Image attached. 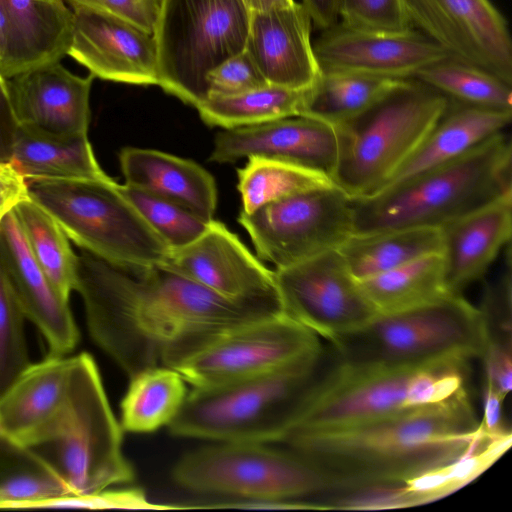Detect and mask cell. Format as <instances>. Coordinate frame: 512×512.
Instances as JSON below:
<instances>
[{
    "mask_svg": "<svg viewBox=\"0 0 512 512\" xmlns=\"http://www.w3.org/2000/svg\"><path fill=\"white\" fill-rule=\"evenodd\" d=\"M75 290L91 338L128 376L174 368L218 333L283 312L278 294L224 297L157 264L128 269L83 251Z\"/></svg>",
    "mask_w": 512,
    "mask_h": 512,
    "instance_id": "cell-1",
    "label": "cell"
},
{
    "mask_svg": "<svg viewBox=\"0 0 512 512\" xmlns=\"http://www.w3.org/2000/svg\"><path fill=\"white\" fill-rule=\"evenodd\" d=\"M488 434L466 388L451 397L357 426L293 434L281 444L323 474L330 493L403 482L448 463Z\"/></svg>",
    "mask_w": 512,
    "mask_h": 512,
    "instance_id": "cell-2",
    "label": "cell"
},
{
    "mask_svg": "<svg viewBox=\"0 0 512 512\" xmlns=\"http://www.w3.org/2000/svg\"><path fill=\"white\" fill-rule=\"evenodd\" d=\"M511 164V141L504 131L497 133L451 161L367 197L352 198L354 233L442 228L512 193Z\"/></svg>",
    "mask_w": 512,
    "mask_h": 512,
    "instance_id": "cell-3",
    "label": "cell"
},
{
    "mask_svg": "<svg viewBox=\"0 0 512 512\" xmlns=\"http://www.w3.org/2000/svg\"><path fill=\"white\" fill-rule=\"evenodd\" d=\"M322 346L274 371L192 387L168 425L173 435L216 442L281 443L329 357Z\"/></svg>",
    "mask_w": 512,
    "mask_h": 512,
    "instance_id": "cell-4",
    "label": "cell"
},
{
    "mask_svg": "<svg viewBox=\"0 0 512 512\" xmlns=\"http://www.w3.org/2000/svg\"><path fill=\"white\" fill-rule=\"evenodd\" d=\"M467 368L464 361L397 367L352 365L338 362L332 355L331 364L312 386L285 439L357 426L441 402L465 387Z\"/></svg>",
    "mask_w": 512,
    "mask_h": 512,
    "instance_id": "cell-5",
    "label": "cell"
},
{
    "mask_svg": "<svg viewBox=\"0 0 512 512\" xmlns=\"http://www.w3.org/2000/svg\"><path fill=\"white\" fill-rule=\"evenodd\" d=\"M174 482L195 494L226 499L231 507L323 510L330 486L295 451L260 443L218 442L183 456Z\"/></svg>",
    "mask_w": 512,
    "mask_h": 512,
    "instance_id": "cell-6",
    "label": "cell"
},
{
    "mask_svg": "<svg viewBox=\"0 0 512 512\" xmlns=\"http://www.w3.org/2000/svg\"><path fill=\"white\" fill-rule=\"evenodd\" d=\"M486 326L463 295H447L401 311L378 313L329 344L336 361L352 365L424 366L481 358Z\"/></svg>",
    "mask_w": 512,
    "mask_h": 512,
    "instance_id": "cell-7",
    "label": "cell"
},
{
    "mask_svg": "<svg viewBox=\"0 0 512 512\" xmlns=\"http://www.w3.org/2000/svg\"><path fill=\"white\" fill-rule=\"evenodd\" d=\"M448 106V99L415 79L359 115L339 123L333 182L351 198L381 189L416 151Z\"/></svg>",
    "mask_w": 512,
    "mask_h": 512,
    "instance_id": "cell-8",
    "label": "cell"
},
{
    "mask_svg": "<svg viewBox=\"0 0 512 512\" xmlns=\"http://www.w3.org/2000/svg\"><path fill=\"white\" fill-rule=\"evenodd\" d=\"M120 422L107 399L93 357H72L65 410L52 433L31 448L58 474L70 496L97 493L135 478L122 451Z\"/></svg>",
    "mask_w": 512,
    "mask_h": 512,
    "instance_id": "cell-9",
    "label": "cell"
},
{
    "mask_svg": "<svg viewBox=\"0 0 512 512\" xmlns=\"http://www.w3.org/2000/svg\"><path fill=\"white\" fill-rule=\"evenodd\" d=\"M27 183L30 199L83 251L128 269L165 262L170 248L114 180Z\"/></svg>",
    "mask_w": 512,
    "mask_h": 512,
    "instance_id": "cell-10",
    "label": "cell"
},
{
    "mask_svg": "<svg viewBox=\"0 0 512 512\" xmlns=\"http://www.w3.org/2000/svg\"><path fill=\"white\" fill-rule=\"evenodd\" d=\"M251 13L243 0H163L153 31L159 85L197 107L207 76L245 51Z\"/></svg>",
    "mask_w": 512,
    "mask_h": 512,
    "instance_id": "cell-11",
    "label": "cell"
},
{
    "mask_svg": "<svg viewBox=\"0 0 512 512\" xmlns=\"http://www.w3.org/2000/svg\"><path fill=\"white\" fill-rule=\"evenodd\" d=\"M238 222L257 257L278 269L338 249L354 233L353 203L332 184L240 212Z\"/></svg>",
    "mask_w": 512,
    "mask_h": 512,
    "instance_id": "cell-12",
    "label": "cell"
},
{
    "mask_svg": "<svg viewBox=\"0 0 512 512\" xmlns=\"http://www.w3.org/2000/svg\"><path fill=\"white\" fill-rule=\"evenodd\" d=\"M322 347L320 338L284 312L230 327L173 369L192 387H212L253 378Z\"/></svg>",
    "mask_w": 512,
    "mask_h": 512,
    "instance_id": "cell-13",
    "label": "cell"
},
{
    "mask_svg": "<svg viewBox=\"0 0 512 512\" xmlns=\"http://www.w3.org/2000/svg\"><path fill=\"white\" fill-rule=\"evenodd\" d=\"M283 312L329 344L378 314L338 249L274 270Z\"/></svg>",
    "mask_w": 512,
    "mask_h": 512,
    "instance_id": "cell-14",
    "label": "cell"
},
{
    "mask_svg": "<svg viewBox=\"0 0 512 512\" xmlns=\"http://www.w3.org/2000/svg\"><path fill=\"white\" fill-rule=\"evenodd\" d=\"M413 26L452 58L512 85V38L491 0H404Z\"/></svg>",
    "mask_w": 512,
    "mask_h": 512,
    "instance_id": "cell-15",
    "label": "cell"
},
{
    "mask_svg": "<svg viewBox=\"0 0 512 512\" xmlns=\"http://www.w3.org/2000/svg\"><path fill=\"white\" fill-rule=\"evenodd\" d=\"M313 50L321 72L412 79L421 69L451 55L419 30L382 33L341 23L320 31Z\"/></svg>",
    "mask_w": 512,
    "mask_h": 512,
    "instance_id": "cell-16",
    "label": "cell"
},
{
    "mask_svg": "<svg viewBox=\"0 0 512 512\" xmlns=\"http://www.w3.org/2000/svg\"><path fill=\"white\" fill-rule=\"evenodd\" d=\"M73 30L67 55L103 80L159 85L153 34L115 16L73 8Z\"/></svg>",
    "mask_w": 512,
    "mask_h": 512,
    "instance_id": "cell-17",
    "label": "cell"
},
{
    "mask_svg": "<svg viewBox=\"0 0 512 512\" xmlns=\"http://www.w3.org/2000/svg\"><path fill=\"white\" fill-rule=\"evenodd\" d=\"M338 151L335 125L298 115L225 129L215 137L210 160L222 164L251 156H264L316 170L332 179Z\"/></svg>",
    "mask_w": 512,
    "mask_h": 512,
    "instance_id": "cell-18",
    "label": "cell"
},
{
    "mask_svg": "<svg viewBox=\"0 0 512 512\" xmlns=\"http://www.w3.org/2000/svg\"><path fill=\"white\" fill-rule=\"evenodd\" d=\"M163 264L227 298L253 299L277 294L274 270L267 268L236 234L214 219L196 240L170 249Z\"/></svg>",
    "mask_w": 512,
    "mask_h": 512,
    "instance_id": "cell-19",
    "label": "cell"
},
{
    "mask_svg": "<svg viewBox=\"0 0 512 512\" xmlns=\"http://www.w3.org/2000/svg\"><path fill=\"white\" fill-rule=\"evenodd\" d=\"M0 265L25 319L44 337L49 356H64L77 346L78 327L64 298L34 259L14 211L0 223Z\"/></svg>",
    "mask_w": 512,
    "mask_h": 512,
    "instance_id": "cell-20",
    "label": "cell"
},
{
    "mask_svg": "<svg viewBox=\"0 0 512 512\" xmlns=\"http://www.w3.org/2000/svg\"><path fill=\"white\" fill-rule=\"evenodd\" d=\"M509 429L485 434L458 458L400 483L374 486L339 497L337 510L403 509L447 497L477 479L510 448Z\"/></svg>",
    "mask_w": 512,
    "mask_h": 512,
    "instance_id": "cell-21",
    "label": "cell"
},
{
    "mask_svg": "<svg viewBox=\"0 0 512 512\" xmlns=\"http://www.w3.org/2000/svg\"><path fill=\"white\" fill-rule=\"evenodd\" d=\"M72 357L48 356L30 364L0 394V436L34 448L49 437L68 400Z\"/></svg>",
    "mask_w": 512,
    "mask_h": 512,
    "instance_id": "cell-22",
    "label": "cell"
},
{
    "mask_svg": "<svg viewBox=\"0 0 512 512\" xmlns=\"http://www.w3.org/2000/svg\"><path fill=\"white\" fill-rule=\"evenodd\" d=\"M94 78L75 75L59 61L7 79L18 124L55 134H87Z\"/></svg>",
    "mask_w": 512,
    "mask_h": 512,
    "instance_id": "cell-23",
    "label": "cell"
},
{
    "mask_svg": "<svg viewBox=\"0 0 512 512\" xmlns=\"http://www.w3.org/2000/svg\"><path fill=\"white\" fill-rule=\"evenodd\" d=\"M312 21L301 3L252 13L246 51L270 85L312 87L321 75L311 40Z\"/></svg>",
    "mask_w": 512,
    "mask_h": 512,
    "instance_id": "cell-24",
    "label": "cell"
},
{
    "mask_svg": "<svg viewBox=\"0 0 512 512\" xmlns=\"http://www.w3.org/2000/svg\"><path fill=\"white\" fill-rule=\"evenodd\" d=\"M445 282L452 295H463L481 280L512 233V193H507L441 228Z\"/></svg>",
    "mask_w": 512,
    "mask_h": 512,
    "instance_id": "cell-25",
    "label": "cell"
},
{
    "mask_svg": "<svg viewBox=\"0 0 512 512\" xmlns=\"http://www.w3.org/2000/svg\"><path fill=\"white\" fill-rule=\"evenodd\" d=\"M119 162L125 183L171 200L207 221L213 220L217 187L196 162L154 149L123 148Z\"/></svg>",
    "mask_w": 512,
    "mask_h": 512,
    "instance_id": "cell-26",
    "label": "cell"
},
{
    "mask_svg": "<svg viewBox=\"0 0 512 512\" xmlns=\"http://www.w3.org/2000/svg\"><path fill=\"white\" fill-rule=\"evenodd\" d=\"M9 162L27 181H111L100 167L87 134H55L19 125Z\"/></svg>",
    "mask_w": 512,
    "mask_h": 512,
    "instance_id": "cell-27",
    "label": "cell"
},
{
    "mask_svg": "<svg viewBox=\"0 0 512 512\" xmlns=\"http://www.w3.org/2000/svg\"><path fill=\"white\" fill-rule=\"evenodd\" d=\"M511 118L512 110L471 106L448 100L439 121L381 189L459 157L491 136L503 132Z\"/></svg>",
    "mask_w": 512,
    "mask_h": 512,
    "instance_id": "cell-28",
    "label": "cell"
},
{
    "mask_svg": "<svg viewBox=\"0 0 512 512\" xmlns=\"http://www.w3.org/2000/svg\"><path fill=\"white\" fill-rule=\"evenodd\" d=\"M17 39L16 74L61 61L68 53L73 11L64 0H3Z\"/></svg>",
    "mask_w": 512,
    "mask_h": 512,
    "instance_id": "cell-29",
    "label": "cell"
},
{
    "mask_svg": "<svg viewBox=\"0 0 512 512\" xmlns=\"http://www.w3.org/2000/svg\"><path fill=\"white\" fill-rule=\"evenodd\" d=\"M338 250L352 275L363 280L442 252V232L436 227H408L354 233Z\"/></svg>",
    "mask_w": 512,
    "mask_h": 512,
    "instance_id": "cell-30",
    "label": "cell"
},
{
    "mask_svg": "<svg viewBox=\"0 0 512 512\" xmlns=\"http://www.w3.org/2000/svg\"><path fill=\"white\" fill-rule=\"evenodd\" d=\"M358 281L378 313L410 309L452 295L446 287L442 252Z\"/></svg>",
    "mask_w": 512,
    "mask_h": 512,
    "instance_id": "cell-31",
    "label": "cell"
},
{
    "mask_svg": "<svg viewBox=\"0 0 512 512\" xmlns=\"http://www.w3.org/2000/svg\"><path fill=\"white\" fill-rule=\"evenodd\" d=\"M186 383L178 371L165 366L145 369L130 377L121 402L123 432L151 433L169 425L185 401Z\"/></svg>",
    "mask_w": 512,
    "mask_h": 512,
    "instance_id": "cell-32",
    "label": "cell"
},
{
    "mask_svg": "<svg viewBox=\"0 0 512 512\" xmlns=\"http://www.w3.org/2000/svg\"><path fill=\"white\" fill-rule=\"evenodd\" d=\"M307 89L266 85L240 95L209 98L196 109L210 126L234 129L302 115Z\"/></svg>",
    "mask_w": 512,
    "mask_h": 512,
    "instance_id": "cell-33",
    "label": "cell"
},
{
    "mask_svg": "<svg viewBox=\"0 0 512 512\" xmlns=\"http://www.w3.org/2000/svg\"><path fill=\"white\" fill-rule=\"evenodd\" d=\"M402 80L321 72L308 90L302 115L337 125L364 112Z\"/></svg>",
    "mask_w": 512,
    "mask_h": 512,
    "instance_id": "cell-34",
    "label": "cell"
},
{
    "mask_svg": "<svg viewBox=\"0 0 512 512\" xmlns=\"http://www.w3.org/2000/svg\"><path fill=\"white\" fill-rule=\"evenodd\" d=\"M14 214L28 247L57 291L69 300L75 290L77 258L57 222L31 199L19 203Z\"/></svg>",
    "mask_w": 512,
    "mask_h": 512,
    "instance_id": "cell-35",
    "label": "cell"
},
{
    "mask_svg": "<svg viewBox=\"0 0 512 512\" xmlns=\"http://www.w3.org/2000/svg\"><path fill=\"white\" fill-rule=\"evenodd\" d=\"M241 212L254 210L288 196L334 184L327 175L288 161L264 156L248 157L237 170Z\"/></svg>",
    "mask_w": 512,
    "mask_h": 512,
    "instance_id": "cell-36",
    "label": "cell"
},
{
    "mask_svg": "<svg viewBox=\"0 0 512 512\" xmlns=\"http://www.w3.org/2000/svg\"><path fill=\"white\" fill-rule=\"evenodd\" d=\"M413 79L450 101L499 110H512V85L477 66L452 57L433 63Z\"/></svg>",
    "mask_w": 512,
    "mask_h": 512,
    "instance_id": "cell-37",
    "label": "cell"
},
{
    "mask_svg": "<svg viewBox=\"0 0 512 512\" xmlns=\"http://www.w3.org/2000/svg\"><path fill=\"white\" fill-rule=\"evenodd\" d=\"M118 187L170 249L190 244L207 230L212 221L150 192L127 184H119Z\"/></svg>",
    "mask_w": 512,
    "mask_h": 512,
    "instance_id": "cell-38",
    "label": "cell"
},
{
    "mask_svg": "<svg viewBox=\"0 0 512 512\" xmlns=\"http://www.w3.org/2000/svg\"><path fill=\"white\" fill-rule=\"evenodd\" d=\"M25 316L0 265V394L24 371L29 361Z\"/></svg>",
    "mask_w": 512,
    "mask_h": 512,
    "instance_id": "cell-39",
    "label": "cell"
},
{
    "mask_svg": "<svg viewBox=\"0 0 512 512\" xmlns=\"http://www.w3.org/2000/svg\"><path fill=\"white\" fill-rule=\"evenodd\" d=\"M339 23L382 33L414 29L404 0H339Z\"/></svg>",
    "mask_w": 512,
    "mask_h": 512,
    "instance_id": "cell-40",
    "label": "cell"
},
{
    "mask_svg": "<svg viewBox=\"0 0 512 512\" xmlns=\"http://www.w3.org/2000/svg\"><path fill=\"white\" fill-rule=\"evenodd\" d=\"M266 85L268 82L245 50L208 74L207 99L236 96Z\"/></svg>",
    "mask_w": 512,
    "mask_h": 512,
    "instance_id": "cell-41",
    "label": "cell"
},
{
    "mask_svg": "<svg viewBox=\"0 0 512 512\" xmlns=\"http://www.w3.org/2000/svg\"><path fill=\"white\" fill-rule=\"evenodd\" d=\"M125 508V509H169L174 506L157 505L148 500L145 492L139 488L118 490L104 489L85 496H67L44 502L39 508Z\"/></svg>",
    "mask_w": 512,
    "mask_h": 512,
    "instance_id": "cell-42",
    "label": "cell"
},
{
    "mask_svg": "<svg viewBox=\"0 0 512 512\" xmlns=\"http://www.w3.org/2000/svg\"><path fill=\"white\" fill-rule=\"evenodd\" d=\"M72 8H85L125 20L153 34L163 0H64Z\"/></svg>",
    "mask_w": 512,
    "mask_h": 512,
    "instance_id": "cell-43",
    "label": "cell"
},
{
    "mask_svg": "<svg viewBox=\"0 0 512 512\" xmlns=\"http://www.w3.org/2000/svg\"><path fill=\"white\" fill-rule=\"evenodd\" d=\"M481 359L484 386L506 397L512 388V342L487 340Z\"/></svg>",
    "mask_w": 512,
    "mask_h": 512,
    "instance_id": "cell-44",
    "label": "cell"
},
{
    "mask_svg": "<svg viewBox=\"0 0 512 512\" xmlns=\"http://www.w3.org/2000/svg\"><path fill=\"white\" fill-rule=\"evenodd\" d=\"M29 199L27 181L10 162L0 160V223L19 203Z\"/></svg>",
    "mask_w": 512,
    "mask_h": 512,
    "instance_id": "cell-45",
    "label": "cell"
},
{
    "mask_svg": "<svg viewBox=\"0 0 512 512\" xmlns=\"http://www.w3.org/2000/svg\"><path fill=\"white\" fill-rule=\"evenodd\" d=\"M18 126L11 103L8 80L0 74V160L9 162Z\"/></svg>",
    "mask_w": 512,
    "mask_h": 512,
    "instance_id": "cell-46",
    "label": "cell"
},
{
    "mask_svg": "<svg viewBox=\"0 0 512 512\" xmlns=\"http://www.w3.org/2000/svg\"><path fill=\"white\" fill-rule=\"evenodd\" d=\"M17 39L3 0H0V74L9 79L16 74Z\"/></svg>",
    "mask_w": 512,
    "mask_h": 512,
    "instance_id": "cell-47",
    "label": "cell"
},
{
    "mask_svg": "<svg viewBox=\"0 0 512 512\" xmlns=\"http://www.w3.org/2000/svg\"><path fill=\"white\" fill-rule=\"evenodd\" d=\"M312 25L318 30L329 29L339 22V0H301Z\"/></svg>",
    "mask_w": 512,
    "mask_h": 512,
    "instance_id": "cell-48",
    "label": "cell"
},
{
    "mask_svg": "<svg viewBox=\"0 0 512 512\" xmlns=\"http://www.w3.org/2000/svg\"><path fill=\"white\" fill-rule=\"evenodd\" d=\"M505 398L493 389L483 387V416L479 424L487 433L505 429L502 422V404Z\"/></svg>",
    "mask_w": 512,
    "mask_h": 512,
    "instance_id": "cell-49",
    "label": "cell"
},
{
    "mask_svg": "<svg viewBox=\"0 0 512 512\" xmlns=\"http://www.w3.org/2000/svg\"><path fill=\"white\" fill-rule=\"evenodd\" d=\"M243 2L251 14L283 9L296 4L295 0H243Z\"/></svg>",
    "mask_w": 512,
    "mask_h": 512,
    "instance_id": "cell-50",
    "label": "cell"
}]
</instances>
